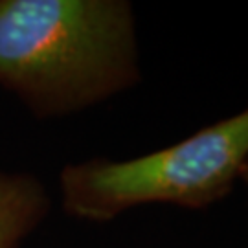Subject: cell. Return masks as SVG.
Here are the masks:
<instances>
[{
    "instance_id": "cell-1",
    "label": "cell",
    "mask_w": 248,
    "mask_h": 248,
    "mask_svg": "<svg viewBox=\"0 0 248 248\" xmlns=\"http://www.w3.org/2000/svg\"><path fill=\"white\" fill-rule=\"evenodd\" d=\"M140 81L127 0H0V85L41 118L79 112Z\"/></svg>"
},
{
    "instance_id": "cell-2",
    "label": "cell",
    "mask_w": 248,
    "mask_h": 248,
    "mask_svg": "<svg viewBox=\"0 0 248 248\" xmlns=\"http://www.w3.org/2000/svg\"><path fill=\"white\" fill-rule=\"evenodd\" d=\"M247 160L248 107L143 156L66 166L59 177L62 208L92 222L155 202L206 210L230 195Z\"/></svg>"
},
{
    "instance_id": "cell-4",
    "label": "cell",
    "mask_w": 248,
    "mask_h": 248,
    "mask_svg": "<svg viewBox=\"0 0 248 248\" xmlns=\"http://www.w3.org/2000/svg\"><path fill=\"white\" fill-rule=\"evenodd\" d=\"M239 180L245 184V186L248 187V160L245 162V166H243V169H241V173H239Z\"/></svg>"
},
{
    "instance_id": "cell-3",
    "label": "cell",
    "mask_w": 248,
    "mask_h": 248,
    "mask_svg": "<svg viewBox=\"0 0 248 248\" xmlns=\"http://www.w3.org/2000/svg\"><path fill=\"white\" fill-rule=\"evenodd\" d=\"M48 210V193L35 177L0 173V248L20 247Z\"/></svg>"
}]
</instances>
